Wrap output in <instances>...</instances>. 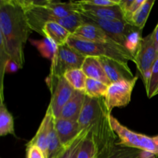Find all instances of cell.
<instances>
[{"label": "cell", "instance_id": "15", "mask_svg": "<svg viewBox=\"0 0 158 158\" xmlns=\"http://www.w3.org/2000/svg\"><path fill=\"white\" fill-rule=\"evenodd\" d=\"M85 97L86 94L84 92L74 91L71 98L62 110L59 118L72 120V121H78L83 109Z\"/></svg>", "mask_w": 158, "mask_h": 158}, {"label": "cell", "instance_id": "33", "mask_svg": "<svg viewBox=\"0 0 158 158\" xmlns=\"http://www.w3.org/2000/svg\"><path fill=\"white\" fill-rule=\"evenodd\" d=\"M158 94V89H157V90L156 91V93H155V94H154V96H156V95H157Z\"/></svg>", "mask_w": 158, "mask_h": 158}, {"label": "cell", "instance_id": "10", "mask_svg": "<svg viewBox=\"0 0 158 158\" xmlns=\"http://www.w3.org/2000/svg\"><path fill=\"white\" fill-rule=\"evenodd\" d=\"M111 83L122 80H131L135 77L128 66V63L108 57H97Z\"/></svg>", "mask_w": 158, "mask_h": 158}, {"label": "cell", "instance_id": "19", "mask_svg": "<svg viewBox=\"0 0 158 158\" xmlns=\"http://www.w3.org/2000/svg\"><path fill=\"white\" fill-rule=\"evenodd\" d=\"M66 147L63 146L55 128V117H52L49 124V139H48L47 158H56Z\"/></svg>", "mask_w": 158, "mask_h": 158}, {"label": "cell", "instance_id": "22", "mask_svg": "<svg viewBox=\"0 0 158 158\" xmlns=\"http://www.w3.org/2000/svg\"><path fill=\"white\" fill-rule=\"evenodd\" d=\"M64 78L75 90L85 93L87 77L81 69H74L68 71L64 74Z\"/></svg>", "mask_w": 158, "mask_h": 158}, {"label": "cell", "instance_id": "1", "mask_svg": "<svg viewBox=\"0 0 158 158\" xmlns=\"http://www.w3.org/2000/svg\"><path fill=\"white\" fill-rule=\"evenodd\" d=\"M32 31L20 0L0 1V46L19 69L24 66L25 45Z\"/></svg>", "mask_w": 158, "mask_h": 158}, {"label": "cell", "instance_id": "20", "mask_svg": "<svg viewBox=\"0 0 158 158\" xmlns=\"http://www.w3.org/2000/svg\"><path fill=\"white\" fill-rule=\"evenodd\" d=\"M157 156L147 151L131 148L117 146L106 158H157Z\"/></svg>", "mask_w": 158, "mask_h": 158}, {"label": "cell", "instance_id": "13", "mask_svg": "<svg viewBox=\"0 0 158 158\" xmlns=\"http://www.w3.org/2000/svg\"><path fill=\"white\" fill-rule=\"evenodd\" d=\"M72 36L89 42L107 43H115L100 28L96 25L89 24V23H84L83 26L79 27L73 34Z\"/></svg>", "mask_w": 158, "mask_h": 158}, {"label": "cell", "instance_id": "2", "mask_svg": "<svg viewBox=\"0 0 158 158\" xmlns=\"http://www.w3.org/2000/svg\"><path fill=\"white\" fill-rule=\"evenodd\" d=\"M104 97L91 98L86 95L78 119L80 131H86L97 147L98 158H106L117 147L118 137L110 121Z\"/></svg>", "mask_w": 158, "mask_h": 158}, {"label": "cell", "instance_id": "16", "mask_svg": "<svg viewBox=\"0 0 158 158\" xmlns=\"http://www.w3.org/2000/svg\"><path fill=\"white\" fill-rule=\"evenodd\" d=\"M81 69L87 78L99 80L106 85H110L111 83L97 57L86 56L82 65Z\"/></svg>", "mask_w": 158, "mask_h": 158}, {"label": "cell", "instance_id": "27", "mask_svg": "<svg viewBox=\"0 0 158 158\" xmlns=\"http://www.w3.org/2000/svg\"><path fill=\"white\" fill-rule=\"evenodd\" d=\"M77 158H98L97 147L88 132L79 150Z\"/></svg>", "mask_w": 158, "mask_h": 158}, {"label": "cell", "instance_id": "28", "mask_svg": "<svg viewBox=\"0 0 158 158\" xmlns=\"http://www.w3.org/2000/svg\"><path fill=\"white\" fill-rule=\"evenodd\" d=\"M144 0H120V6L124 16V20L129 23L133 14L141 6Z\"/></svg>", "mask_w": 158, "mask_h": 158}, {"label": "cell", "instance_id": "8", "mask_svg": "<svg viewBox=\"0 0 158 158\" xmlns=\"http://www.w3.org/2000/svg\"><path fill=\"white\" fill-rule=\"evenodd\" d=\"M137 80L138 76H135L133 80L116 82L108 86L104 96V101L110 112H112L116 107H124L129 104Z\"/></svg>", "mask_w": 158, "mask_h": 158}, {"label": "cell", "instance_id": "3", "mask_svg": "<svg viewBox=\"0 0 158 158\" xmlns=\"http://www.w3.org/2000/svg\"><path fill=\"white\" fill-rule=\"evenodd\" d=\"M67 44L84 56L108 57L119 61L134 62V56L126 48L116 43H96L75 38L71 35Z\"/></svg>", "mask_w": 158, "mask_h": 158}, {"label": "cell", "instance_id": "14", "mask_svg": "<svg viewBox=\"0 0 158 158\" xmlns=\"http://www.w3.org/2000/svg\"><path fill=\"white\" fill-rule=\"evenodd\" d=\"M52 115V110L48 106L45 117L42 120L39 129L37 130L36 134L28 142L26 146H36L42 150L45 154H47L48 148V139H49V124ZM47 156V154H46Z\"/></svg>", "mask_w": 158, "mask_h": 158}, {"label": "cell", "instance_id": "11", "mask_svg": "<svg viewBox=\"0 0 158 158\" xmlns=\"http://www.w3.org/2000/svg\"><path fill=\"white\" fill-rule=\"evenodd\" d=\"M76 2L78 4V12L86 16L102 20H124L123 13L119 5L112 7H96L82 5Z\"/></svg>", "mask_w": 158, "mask_h": 158}, {"label": "cell", "instance_id": "24", "mask_svg": "<svg viewBox=\"0 0 158 158\" xmlns=\"http://www.w3.org/2000/svg\"><path fill=\"white\" fill-rule=\"evenodd\" d=\"M32 43L36 46L39 52L43 57L49 59L52 61L56 53L58 46L51 39L45 37L43 40L40 41H32Z\"/></svg>", "mask_w": 158, "mask_h": 158}, {"label": "cell", "instance_id": "21", "mask_svg": "<svg viewBox=\"0 0 158 158\" xmlns=\"http://www.w3.org/2000/svg\"><path fill=\"white\" fill-rule=\"evenodd\" d=\"M9 134L15 136L14 119L9 112L4 100L0 103V136L4 137Z\"/></svg>", "mask_w": 158, "mask_h": 158}, {"label": "cell", "instance_id": "31", "mask_svg": "<svg viewBox=\"0 0 158 158\" xmlns=\"http://www.w3.org/2000/svg\"><path fill=\"white\" fill-rule=\"evenodd\" d=\"M26 158H47V156L38 147L26 146Z\"/></svg>", "mask_w": 158, "mask_h": 158}, {"label": "cell", "instance_id": "32", "mask_svg": "<svg viewBox=\"0 0 158 158\" xmlns=\"http://www.w3.org/2000/svg\"><path fill=\"white\" fill-rule=\"evenodd\" d=\"M152 34L153 37H154V42H155V44L156 46H157V48L158 49V23L157 24V26H156L155 29H154V31L152 32Z\"/></svg>", "mask_w": 158, "mask_h": 158}, {"label": "cell", "instance_id": "17", "mask_svg": "<svg viewBox=\"0 0 158 158\" xmlns=\"http://www.w3.org/2000/svg\"><path fill=\"white\" fill-rule=\"evenodd\" d=\"M43 34L44 37L51 39L58 46L67 43L68 40L71 36L69 31L59 23L52 21L46 23L43 29Z\"/></svg>", "mask_w": 158, "mask_h": 158}, {"label": "cell", "instance_id": "6", "mask_svg": "<svg viewBox=\"0 0 158 158\" xmlns=\"http://www.w3.org/2000/svg\"><path fill=\"white\" fill-rule=\"evenodd\" d=\"M158 58V49L152 32L143 37L134 55V62L139 73L143 79L145 88L148 86L151 69Z\"/></svg>", "mask_w": 158, "mask_h": 158}, {"label": "cell", "instance_id": "30", "mask_svg": "<svg viewBox=\"0 0 158 158\" xmlns=\"http://www.w3.org/2000/svg\"><path fill=\"white\" fill-rule=\"evenodd\" d=\"M120 0H80L77 2L96 7H112L120 4Z\"/></svg>", "mask_w": 158, "mask_h": 158}, {"label": "cell", "instance_id": "5", "mask_svg": "<svg viewBox=\"0 0 158 158\" xmlns=\"http://www.w3.org/2000/svg\"><path fill=\"white\" fill-rule=\"evenodd\" d=\"M85 58L86 56L75 50L67 43L59 46L56 53L51 61L50 73L46 79L47 86L52 84L59 77H64V74L68 71L81 69Z\"/></svg>", "mask_w": 158, "mask_h": 158}, {"label": "cell", "instance_id": "25", "mask_svg": "<svg viewBox=\"0 0 158 158\" xmlns=\"http://www.w3.org/2000/svg\"><path fill=\"white\" fill-rule=\"evenodd\" d=\"M55 22L59 23L63 28H65L66 30L69 31L70 32L71 35L76 32V30L79 27H80V26L84 24V22H83L81 15L79 12L72 14L70 15H68L66 17H64V18L58 19Z\"/></svg>", "mask_w": 158, "mask_h": 158}, {"label": "cell", "instance_id": "18", "mask_svg": "<svg viewBox=\"0 0 158 158\" xmlns=\"http://www.w3.org/2000/svg\"><path fill=\"white\" fill-rule=\"evenodd\" d=\"M154 3L155 0H144L141 6L131 16L129 21L130 24L143 30Z\"/></svg>", "mask_w": 158, "mask_h": 158}, {"label": "cell", "instance_id": "26", "mask_svg": "<svg viewBox=\"0 0 158 158\" xmlns=\"http://www.w3.org/2000/svg\"><path fill=\"white\" fill-rule=\"evenodd\" d=\"M86 135H87V131H82L80 135L72 143L66 146L62 153H60L56 158H77L79 150Z\"/></svg>", "mask_w": 158, "mask_h": 158}, {"label": "cell", "instance_id": "23", "mask_svg": "<svg viewBox=\"0 0 158 158\" xmlns=\"http://www.w3.org/2000/svg\"><path fill=\"white\" fill-rule=\"evenodd\" d=\"M109 85L94 79L87 78L86 83L85 94L91 98H100L104 97L105 94Z\"/></svg>", "mask_w": 158, "mask_h": 158}, {"label": "cell", "instance_id": "9", "mask_svg": "<svg viewBox=\"0 0 158 158\" xmlns=\"http://www.w3.org/2000/svg\"><path fill=\"white\" fill-rule=\"evenodd\" d=\"M48 87L51 92V100L48 106L52 110L53 117L59 118L62 110L71 98L75 89L64 77L57 78Z\"/></svg>", "mask_w": 158, "mask_h": 158}, {"label": "cell", "instance_id": "29", "mask_svg": "<svg viewBox=\"0 0 158 158\" xmlns=\"http://www.w3.org/2000/svg\"><path fill=\"white\" fill-rule=\"evenodd\" d=\"M145 89H146L147 96H148V99H151L154 97V94L158 89V58L153 66L149 83Z\"/></svg>", "mask_w": 158, "mask_h": 158}, {"label": "cell", "instance_id": "4", "mask_svg": "<svg viewBox=\"0 0 158 158\" xmlns=\"http://www.w3.org/2000/svg\"><path fill=\"white\" fill-rule=\"evenodd\" d=\"M110 121L114 132L118 137L117 146L131 148L151 153L158 157V134L154 137L139 134L123 126L111 115Z\"/></svg>", "mask_w": 158, "mask_h": 158}, {"label": "cell", "instance_id": "12", "mask_svg": "<svg viewBox=\"0 0 158 158\" xmlns=\"http://www.w3.org/2000/svg\"><path fill=\"white\" fill-rule=\"evenodd\" d=\"M55 128L62 145L68 146L81 133L77 121L55 118Z\"/></svg>", "mask_w": 158, "mask_h": 158}, {"label": "cell", "instance_id": "7", "mask_svg": "<svg viewBox=\"0 0 158 158\" xmlns=\"http://www.w3.org/2000/svg\"><path fill=\"white\" fill-rule=\"evenodd\" d=\"M80 15L84 23L96 25L100 28L111 40L124 48H126L127 40L129 35L139 29L125 20H102L86 16L81 13Z\"/></svg>", "mask_w": 158, "mask_h": 158}]
</instances>
